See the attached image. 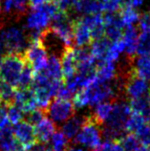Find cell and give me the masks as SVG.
Returning <instances> with one entry per match:
<instances>
[{
  "label": "cell",
  "mask_w": 150,
  "mask_h": 151,
  "mask_svg": "<svg viewBox=\"0 0 150 151\" xmlns=\"http://www.w3.org/2000/svg\"><path fill=\"white\" fill-rule=\"evenodd\" d=\"M134 68L140 77L150 81V55H136L134 58Z\"/></svg>",
  "instance_id": "cell-24"
},
{
  "label": "cell",
  "mask_w": 150,
  "mask_h": 151,
  "mask_svg": "<svg viewBox=\"0 0 150 151\" xmlns=\"http://www.w3.org/2000/svg\"><path fill=\"white\" fill-rule=\"evenodd\" d=\"M66 151H85L83 149L81 148H77V147H71V146H69L68 149H67Z\"/></svg>",
  "instance_id": "cell-42"
},
{
  "label": "cell",
  "mask_w": 150,
  "mask_h": 151,
  "mask_svg": "<svg viewBox=\"0 0 150 151\" xmlns=\"http://www.w3.org/2000/svg\"><path fill=\"white\" fill-rule=\"evenodd\" d=\"M1 11L5 14H14V0H1Z\"/></svg>",
  "instance_id": "cell-39"
},
{
  "label": "cell",
  "mask_w": 150,
  "mask_h": 151,
  "mask_svg": "<svg viewBox=\"0 0 150 151\" xmlns=\"http://www.w3.org/2000/svg\"><path fill=\"white\" fill-rule=\"evenodd\" d=\"M43 110L46 117L52 120L55 124H61L74 116L76 107L71 100L55 97Z\"/></svg>",
  "instance_id": "cell-5"
},
{
  "label": "cell",
  "mask_w": 150,
  "mask_h": 151,
  "mask_svg": "<svg viewBox=\"0 0 150 151\" xmlns=\"http://www.w3.org/2000/svg\"><path fill=\"white\" fill-rule=\"evenodd\" d=\"M26 63L23 54H5L0 62V78L17 88L19 77Z\"/></svg>",
  "instance_id": "cell-2"
},
{
  "label": "cell",
  "mask_w": 150,
  "mask_h": 151,
  "mask_svg": "<svg viewBox=\"0 0 150 151\" xmlns=\"http://www.w3.org/2000/svg\"><path fill=\"white\" fill-rule=\"evenodd\" d=\"M34 72L33 68L31 67L29 63H26V65L23 68L20 77L18 79L17 87V88H28V87H32L34 81Z\"/></svg>",
  "instance_id": "cell-30"
},
{
  "label": "cell",
  "mask_w": 150,
  "mask_h": 151,
  "mask_svg": "<svg viewBox=\"0 0 150 151\" xmlns=\"http://www.w3.org/2000/svg\"><path fill=\"white\" fill-rule=\"evenodd\" d=\"M74 45L76 47L89 46L92 42V35L88 27L81 23L78 18L74 21Z\"/></svg>",
  "instance_id": "cell-18"
},
{
  "label": "cell",
  "mask_w": 150,
  "mask_h": 151,
  "mask_svg": "<svg viewBox=\"0 0 150 151\" xmlns=\"http://www.w3.org/2000/svg\"><path fill=\"white\" fill-rule=\"evenodd\" d=\"M40 71H42L47 77L53 79V81H63L60 58L56 57V55H50V57H48L45 68Z\"/></svg>",
  "instance_id": "cell-22"
},
{
  "label": "cell",
  "mask_w": 150,
  "mask_h": 151,
  "mask_svg": "<svg viewBox=\"0 0 150 151\" xmlns=\"http://www.w3.org/2000/svg\"><path fill=\"white\" fill-rule=\"evenodd\" d=\"M53 0H28L29 2V6L31 9L33 8H37L39 6H42L44 5L46 3H49V2H52Z\"/></svg>",
  "instance_id": "cell-40"
},
{
  "label": "cell",
  "mask_w": 150,
  "mask_h": 151,
  "mask_svg": "<svg viewBox=\"0 0 150 151\" xmlns=\"http://www.w3.org/2000/svg\"><path fill=\"white\" fill-rule=\"evenodd\" d=\"M0 41L7 53L23 54L29 45L28 35L24 30L17 26H11L0 32Z\"/></svg>",
  "instance_id": "cell-4"
},
{
  "label": "cell",
  "mask_w": 150,
  "mask_h": 151,
  "mask_svg": "<svg viewBox=\"0 0 150 151\" xmlns=\"http://www.w3.org/2000/svg\"><path fill=\"white\" fill-rule=\"evenodd\" d=\"M150 55V32H141L138 38L136 55Z\"/></svg>",
  "instance_id": "cell-31"
},
{
  "label": "cell",
  "mask_w": 150,
  "mask_h": 151,
  "mask_svg": "<svg viewBox=\"0 0 150 151\" xmlns=\"http://www.w3.org/2000/svg\"><path fill=\"white\" fill-rule=\"evenodd\" d=\"M129 105L133 113L140 114L146 120L150 114V93L139 98L131 99L129 101Z\"/></svg>",
  "instance_id": "cell-23"
},
{
  "label": "cell",
  "mask_w": 150,
  "mask_h": 151,
  "mask_svg": "<svg viewBox=\"0 0 150 151\" xmlns=\"http://www.w3.org/2000/svg\"><path fill=\"white\" fill-rule=\"evenodd\" d=\"M102 13V7L100 0H78L68 13L72 20H76L81 15Z\"/></svg>",
  "instance_id": "cell-12"
},
{
  "label": "cell",
  "mask_w": 150,
  "mask_h": 151,
  "mask_svg": "<svg viewBox=\"0 0 150 151\" xmlns=\"http://www.w3.org/2000/svg\"><path fill=\"white\" fill-rule=\"evenodd\" d=\"M85 120V115L83 116H78V115H74L73 117L68 119L64 124L61 126L60 131L63 133V135L68 139V140H72L80 130L82 124H83Z\"/></svg>",
  "instance_id": "cell-20"
},
{
  "label": "cell",
  "mask_w": 150,
  "mask_h": 151,
  "mask_svg": "<svg viewBox=\"0 0 150 151\" xmlns=\"http://www.w3.org/2000/svg\"><path fill=\"white\" fill-rule=\"evenodd\" d=\"M14 104L19 107L24 113L38 108L34 89L32 87L15 89Z\"/></svg>",
  "instance_id": "cell-13"
},
{
  "label": "cell",
  "mask_w": 150,
  "mask_h": 151,
  "mask_svg": "<svg viewBox=\"0 0 150 151\" xmlns=\"http://www.w3.org/2000/svg\"><path fill=\"white\" fill-rule=\"evenodd\" d=\"M101 124H98L91 113L85 115L84 122L74 138V142L94 149L101 144Z\"/></svg>",
  "instance_id": "cell-3"
},
{
  "label": "cell",
  "mask_w": 150,
  "mask_h": 151,
  "mask_svg": "<svg viewBox=\"0 0 150 151\" xmlns=\"http://www.w3.org/2000/svg\"><path fill=\"white\" fill-rule=\"evenodd\" d=\"M14 87L0 78V102L7 106L13 104L14 101Z\"/></svg>",
  "instance_id": "cell-27"
},
{
  "label": "cell",
  "mask_w": 150,
  "mask_h": 151,
  "mask_svg": "<svg viewBox=\"0 0 150 151\" xmlns=\"http://www.w3.org/2000/svg\"><path fill=\"white\" fill-rule=\"evenodd\" d=\"M7 116L11 124H15L24 119V112L13 103V104L7 106Z\"/></svg>",
  "instance_id": "cell-32"
},
{
  "label": "cell",
  "mask_w": 150,
  "mask_h": 151,
  "mask_svg": "<svg viewBox=\"0 0 150 151\" xmlns=\"http://www.w3.org/2000/svg\"><path fill=\"white\" fill-rule=\"evenodd\" d=\"M104 13H117L123 6L121 0H100Z\"/></svg>",
  "instance_id": "cell-35"
},
{
  "label": "cell",
  "mask_w": 150,
  "mask_h": 151,
  "mask_svg": "<svg viewBox=\"0 0 150 151\" xmlns=\"http://www.w3.org/2000/svg\"><path fill=\"white\" fill-rule=\"evenodd\" d=\"M34 133L38 142H45L47 144L53 134L57 131L56 124L50 120L49 118L45 117L34 126Z\"/></svg>",
  "instance_id": "cell-17"
},
{
  "label": "cell",
  "mask_w": 150,
  "mask_h": 151,
  "mask_svg": "<svg viewBox=\"0 0 150 151\" xmlns=\"http://www.w3.org/2000/svg\"><path fill=\"white\" fill-rule=\"evenodd\" d=\"M78 20L89 28L93 40L100 38L104 35L103 14L101 13L81 15L78 17Z\"/></svg>",
  "instance_id": "cell-14"
},
{
  "label": "cell",
  "mask_w": 150,
  "mask_h": 151,
  "mask_svg": "<svg viewBox=\"0 0 150 151\" xmlns=\"http://www.w3.org/2000/svg\"><path fill=\"white\" fill-rule=\"evenodd\" d=\"M40 42L50 55H56L60 58L63 52L68 47L50 27L42 32L40 35Z\"/></svg>",
  "instance_id": "cell-9"
},
{
  "label": "cell",
  "mask_w": 150,
  "mask_h": 151,
  "mask_svg": "<svg viewBox=\"0 0 150 151\" xmlns=\"http://www.w3.org/2000/svg\"><path fill=\"white\" fill-rule=\"evenodd\" d=\"M149 12H150V11H149Z\"/></svg>",
  "instance_id": "cell-44"
},
{
  "label": "cell",
  "mask_w": 150,
  "mask_h": 151,
  "mask_svg": "<svg viewBox=\"0 0 150 151\" xmlns=\"http://www.w3.org/2000/svg\"><path fill=\"white\" fill-rule=\"evenodd\" d=\"M112 41L106 37H102L100 38L94 39L90 43L89 49L92 55L97 59V61H104L107 54L109 52L110 46H111Z\"/></svg>",
  "instance_id": "cell-19"
},
{
  "label": "cell",
  "mask_w": 150,
  "mask_h": 151,
  "mask_svg": "<svg viewBox=\"0 0 150 151\" xmlns=\"http://www.w3.org/2000/svg\"><path fill=\"white\" fill-rule=\"evenodd\" d=\"M116 62L98 61L96 69V79L100 82H108L116 77L117 66Z\"/></svg>",
  "instance_id": "cell-21"
},
{
  "label": "cell",
  "mask_w": 150,
  "mask_h": 151,
  "mask_svg": "<svg viewBox=\"0 0 150 151\" xmlns=\"http://www.w3.org/2000/svg\"><path fill=\"white\" fill-rule=\"evenodd\" d=\"M13 132L15 138L29 150L32 146L37 142L34 133V127L25 120H21L13 127Z\"/></svg>",
  "instance_id": "cell-11"
},
{
  "label": "cell",
  "mask_w": 150,
  "mask_h": 151,
  "mask_svg": "<svg viewBox=\"0 0 150 151\" xmlns=\"http://www.w3.org/2000/svg\"><path fill=\"white\" fill-rule=\"evenodd\" d=\"M137 28L139 32H150V12H144L140 14L137 22Z\"/></svg>",
  "instance_id": "cell-37"
},
{
  "label": "cell",
  "mask_w": 150,
  "mask_h": 151,
  "mask_svg": "<svg viewBox=\"0 0 150 151\" xmlns=\"http://www.w3.org/2000/svg\"><path fill=\"white\" fill-rule=\"evenodd\" d=\"M137 138L139 139V141L141 142V144L144 146H149L150 145V125L145 122L144 124H143L139 129H138L135 133Z\"/></svg>",
  "instance_id": "cell-34"
},
{
  "label": "cell",
  "mask_w": 150,
  "mask_h": 151,
  "mask_svg": "<svg viewBox=\"0 0 150 151\" xmlns=\"http://www.w3.org/2000/svg\"><path fill=\"white\" fill-rule=\"evenodd\" d=\"M124 151H138L143 145L141 144L139 139L133 133H127L119 141Z\"/></svg>",
  "instance_id": "cell-29"
},
{
  "label": "cell",
  "mask_w": 150,
  "mask_h": 151,
  "mask_svg": "<svg viewBox=\"0 0 150 151\" xmlns=\"http://www.w3.org/2000/svg\"><path fill=\"white\" fill-rule=\"evenodd\" d=\"M113 103H114V101H106L100 102V103H98V104L95 105L92 115L100 124L102 125L103 124V122L107 120V118L109 117L110 113L112 112Z\"/></svg>",
  "instance_id": "cell-26"
},
{
  "label": "cell",
  "mask_w": 150,
  "mask_h": 151,
  "mask_svg": "<svg viewBox=\"0 0 150 151\" xmlns=\"http://www.w3.org/2000/svg\"><path fill=\"white\" fill-rule=\"evenodd\" d=\"M50 26L51 29L64 41L66 46L74 45V20L71 19L68 14L60 10L54 15Z\"/></svg>",
  "instance_id": "cell-6"
},
{
  "label": "cell",
  "mask_w": 150,
  "mask_h": 151,
  "mask_svg": "<svg viewBox=\"0 0 150 151\" xmlns=\"http://www.w3.org/2000/svg\"><path fill=\"white\" fill-rule=\"evenodd\" d=\"M120 17L124 27L137 25V22L140 17V13L136 8H133L125 4L120 10Z\"/></svg>",
  "instance_id": "cell-25"
},
{
  "label": "cell",
  "mask_w": 150,
  "mask_h": 151,
  "mask_svg": "<svg viewBox=\"0 0 150 151\" xmlns=\"http://www.w3.org/2000/svg\"><path fill=\"white\" fill-rule=\"evenodd\" d=\"M144 2H145V0H126L125 4H127V5L131 6L133 8H136V9H139L140 7L144 5Z\"/></svg>",
  "instance_id": "cell-41"
},
{
  "label": "cell",
  "mask_w": 150,
  "mask_h": 151,
  "mask_svg": "<svg viewBox=\"0 0 150 151\" xmlns=\"http://www.w3.org/2000/svg\"><path fill=\"white\" fill-rule=\"evenodd\" d=\"M150 93V82L147 79L140 77L134 69L125 79L124 95L126 99L131 100Z\"/></svg>",
  "instance_id": "cell-8"
},
{
  "label": "cell",
  "mask_w": 150,
  "mask_h": 151,
  "mask_svg": "<svg viewBox=\"0 0 150 151\" xmlns=\"http://www.w3.org/2000/svg\"><path fill=\"white\" fill-rule=\"evenodd\" d=\"M94 151H124L119 141H105L96 148Z\"/></svg>",
  "instance_id": "cell-36"
},
{
  "label": "cell",
  "mask_w": 150,
  "mask_h": 151,
  "mask_svg": "<svg viewBox=\"0 0 150 151\" xmlns=\"http://www.w3.org/2000/svg\"><path fill=\"white\" fill-rule=\"evenodd\" d=\"M23 55L26 62L31 65L34 73L45 68L48 59V53L40 42V39L29 41V45Z\"/></svg>",
  "instance_id": "cell-7"
},
{
  "label": "cell",
  "mask_w": 150,
  "mask_h": 151,
  "mask_svg": "<svg viewBox=\"0 0 150 151\" xmlns=\"http://www.w3.org/2000/svg\"><path fill=\"white\" fill-rule=\"evenodd\" d=\"M50 146L55 151H65L70 146L69 140L67 139L61 131H56L50 139Z\"/></svg>",
  "instance_id": "cell-28"
},
{
  "label": "cell",
  "mask_w": 150,
  "mask_h": 151,
  "mask_svg": "<svg viewBox=\"0 0 150 151\" xmlns=\"http://www.w3.org/2000/svg\"><path fill=\"white\" fill-rule=\"evenodd\" d=\"M78 0H53V2L56 4L57 7L58 8V10L65 12V13H68V12L74 7L75 3Z\"/></svg>",
  "instance_id": "cell-38"
},
{
  "label": "cell",
  "mask_w": 150,
  "mask_h": 151,
  "mask_svg": "<svg viewBox=\"0 0 150 151\" xmlns=\"http://www.w3.org/2000/svg\"><path fill=\"white\" fill-rule=\"evenodd\" d=\"M140 32L136 25L126 26L122 32L121 39L124 43V54L129 58H135L137 52L138 38Z\"/></svg>",
  "instance_id": "cell-15"
},
{
  "label": "cell",
  "mask_w": 150,
  "mask_h": 151,
  "mask_svg": "<svg viewBox=\"0 0 150 151\" xmlns=\"http://www.w3.org/2000/svg\"><path fill=\"white\" fill-rule=\"evenodd\" d=\"M45 117H46V115H45L44 110L41 108H35L34 110L29 111V112L24 113V119H23V120L27 121L28 122H30L32 125L34 126Z\"/></svg>",
  "instance_id": "cell-33"
},
{
  "label": "cell",
  "mask_w": 150,
  "mask_h": 151,
  "mask_svg": "<svg viewBox=\"0 0 150 151\" xmlns=\"http://www.w3.org/2000/svg\"><path fill=\"white\" fill-rule=\"evenodd\" d=\"M60 64L61 71L63 76V81L65 78H70L77 72L78 63L75 58V47L68 46L63 52L60 57Z\"/></svg>",
  "instance_id": "cell-16"
},
{
  "label": "cell",
  "mask_w": 150,
  "mask_h": 151,
  "mask_svg": "<svg viewBox=\"0 0 150 151\" xmlns=\"http://www.w3.org/2000/svg\"><path fill=\"white\" fill-rule=\"evenodd\" d=\"M0 12H1V0H0Z\"/></svg>",
  "instance_id": "cell-43"
},
{
  "label": "cell",
  "mask_w": 150,
  "mask_h": 151,
  "mask_svg": "<svg viewBox=\"0 0 150 151\" xmlns=\"http://www.w3.org/2000/svg\"><path fill=\"white\" fill-rule=\"evenodd\" d=\"M104 37L111 41H117L122 37L124 26L120 17L119 12L117 13H105L103 15Z\"/></svg>",
  "instance_id": "cell-10"
},
{
  "label": "cell",
  "mask_w": 150,
  "mask_h": 151,
  "mask_svg": "<svg viewBox=\"0 0 150 151\" xmlns=\"http://www.w3.org/2000/svg\"><path fill=\"white\" fill-rule=\"evenodd\" d=\"M60 11L53 1L31 9L26 15L25 29L28 31L43 32L49 28L52 18Z\"/></svg>",
  "instance_id": "cell-1"
}]
</instances>
